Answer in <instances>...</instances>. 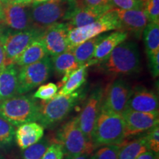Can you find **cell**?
Returning <instances> with one entry per match:
<instances>
[{
    "label": "cell",
    "instance_id": "obj_1",
    "mask_svg": "<svg viewBox=\"0 0 159 159\" xmlns=\"http://www.w3.org/2000/svg\"><path fill=\"white\" fill-rule=\"evenodd\" d=\"M97 65L101 72L111 77L139 74L142 62L138 45L134 41H123Z\"/></svg>",
    "mask_w": 159,
    "mask_h": 159
},
{
    "label": "cell",
    "instance_id": "obj_2",
    "mask_svg": "<svg viewBox=\"0 0 159 159\" xmlns=\"http://www.w3.org/2000/svg\"><path fill=\"white\" fill-rule=\"evenodd\" d=\"M79 5L77 0H48L30 6L33 27L43 31L47 27L68 21Z\"/></svg>",
    "mask_w": 159,
    "mask_h": 159
},
{
    "label": "cell",
    "instance_id": "obj_3",
    "mask_svg": "<svg viewBox=\"0 0 159 159\" xmlns=\"http://www.w3.org/2000/svg\"><path fill=\"white\" fill-rule=\"evenodd\" d=\"M41 104L33 96L16 95L0 102V117L13 126L38 122Z\"/></svg>",
    "mask_w": 159,
    "mask_h": 159
},
{
    "label": "cell",
    "instance_id": "obj_4",
    "mask_svg": "<svg viewBox=\"0 0 159 159\" xmlns=\"http://www.w3.org/2000/svg\"><path fill=\"white\" fill-rule=\"evenodd\" d=\"M55 143L62 147L66 157L78 155H91L96 146L83 134L77 116L69 119L57 130Z\"/></svg>",
    "mask_w": 159,
    "mask_h": 159
},
{
    "label": "cell",
    "instance_id": "obj_5",
    "mask_svg": "<svg viewBox=\"0 0 159 159\" xmlns=\"http://www.w3.org/2000/svg\"><path fill=\"white\" fill-rule=\"evenodd\" d=\"M125 139V127L122 115L101 108L92 136V142L96 148L121 144Z\"/></svg>",
    "mask_w": 159,
    "mask_h": 159
},
{
    "label": "cell",
    "instance_id": "obj_6",
    "mask_svg": "<svg viewBox=\"0 0 159 159\" xmlns=\"http://www.w3.org/2000/svg\"><path fill=\"white\" fill-rule=\"evenodd\" d=\"M80 91L69 95H56L54 98L40 103L39 119L38 122L43 128L55 126L70 114L81 99Z\"/></svg>",
    "mask_w": 159,
    "mask_h": 159
},
{
    "label": "cell",
    "instance_id": "obj_7",
    "mask_svg": "<svg viewBox=\"0 0 159 159\" xmlns=\"http://www.w3.org/2000/svg\"><path fill=\"white\" fill-rule=\"evenodd\" d=\"M111 30H122V26L114 8L97 21L88 25L70 28L68 34L69 49H72L85 41Z\"/></svg>",
    "mask_w": 159,
    "mask_h": 159
},
{
    "label": "cell",
    "instance_id": "obj_8",
    "mask_svg": "<svg viewBox=\"0 0 159 159\" xmlns=\"http://www.w3.org/2000/svg\"><path fill=\"white\" fill-rule=\"evenodd\" d=\"M52 71V62L49 55L36 63L21 66L18 70V94H26L46 82Z\"/></svg>",
    "mask_w": 159,
    "mask_h": 159
},
{
    "label": "cell",
    "instance_id": "obj_9",
    "mask_svg": "<svg viewBox=\"0 0 159 159\" xmlns=\"http://www.w3.org/2000/svg\"><path fill=\"white\" fill-rule=\"evenodd\" d=\"M42 33L43 31L33 28L4 35L0 33V39L2 41L5 53L6 66L15 64L30 43Z\"/></svg>",
    "mask_w": 159,
    "mask_h": 159
},
{
    "label": "cell",
    "instance_id": "obj_10",
    "mask_svg": "<svg viewBox=\"0 0 159 159\" xmlns=\"http://www.w3.org/2000/svg\"><path fill=\"white\" fill-rule=\"evenodd\" d=\"M131 93L132 88L125 79L121 77L116 79L103 91L101 108L122 114L127 108Z\"/></svg>",
    "mask_w": 159,
    "mask_h": 159
},
{
    "label": "cell",
    "instance_id": "obj_11",
    "mask_svg": "<svg viewBox=\"0 0 159 159\" xmlns=\"http://www.w3.org/2000/svg\"><path fill=\"white\" fill-rule=\"evenodd\" d=\"M103 91L104 89L101 86H97L93 89L77 116L81 130L91 142L94 126L102 106Z\"/></svg>",
    "mask_w": 159,
    "mask_h": 159
},
{
    "label": "cell",
    "instance_id": "obj_12",
    "mask_svg": "<svg viewBox=\"0 0 159 159\" xmlns=\"http://www.w3.org/2000/svg\"><path fill=\"white\" fill-rule=\"evenodd\" d=\"M125 122V138L147 132L158 125V114L134 111L126 108L121 114Z\"/></svg>",
    "mask_w": 159,
    "mask_h": 159
},
{
    "label": "cell",
    "instance_id": "obj_13",
    "mask_svg": "<svg viewBox=\"0 0 159 159\" xmlns=\"http://www.w3.org/2000/svg\"><path fill=\"white\" fill-rule=\"evenodd\" d=\"M6 25L17 31L34 28L30 17L29 5H17L7 2L2 7V16Z\"/></svg>",
    "mask_w": 159,
    "mask_h": 159
},
{
    "label": "cell",
    "instance_id": "obj_14",
    "mask_svg": "<svg viewBox=\"0 0 159 159\" xmlns=\"http://www.w3.org/2000/svg\"><path fill=\"white\" fill-rule=\"evenodd\" d=\"M69 30L67 24L62 22L52 25L43 31L41 37L48 55L56 56L68 50Z\"/></svg>",
    "mask_w": 159,
    "mask_h": 159
},
{
    "label": "cell",
    "instance_id": "obj_15",
    "mask_svg": "<svg viewBox=\"0 0 159 159\" xmlns=\"http://www.w3.org/2000/svg\"><path fill=\"white\" fill-rule=\"evenodd\" d=\"M158 97L153 91L142 85L132 89L127 108L139 112L158 114Z\"/></svg>",
    "mask_w": 159,
    "mask_h": 159
},
{
    "label": "cell",
    "instance_id": "obj_16",
    "mask_svg": "<svg viewBox=\"0 0 159 159\" xmlns=\"http://www.w3.org/2000/svg\"><path fill=\"white\" fill-rule=\"evenodd\" d=\"M122 26V30L130 32L137 39H141L142 33L150 22L143 9L120 10L114 8Z\"/></svg>",
    "mask_w": 159,
    "mask_h": 159
},
{
    "label": "cell",
    "instance_id": "obj_17",
    "mask_svg": "<svg viewBox=\"0 0 159 159\" xmlns=\"http://www.w3.org/2000/svg\"><path fill=\"white\" fill-rule=\"evenodd\" d=\"M114 8V7L112 5L91 7L78 5L67 21L66 24L69 29L83 27L97 21Z\"/></svg>",
    "mask_w": 159,
    "mask_h": 159
},
{
    "label": "cell",
    "instance_id": "obj_18",
    "mask_svg": "<svg viewBox=\"0 0 159 159\" xmlns=\"http://www.w3.org/2000/svg\"><path fill=\"white\" fill-rule=\"evenodd\" d=\"M128 33L124 30H118L109 33L103 39L95 49L92 59L89 63L91 65H97L106 58L110 53L119 44L128 39Z\"/></svg>",
    "mask_w": 159,
    "mask_h": 159
},
{
    "label": "cell",
    "instance_id": "obj_19",
    "mask_svg": "<svg viewBox=\"0 0 159 159\" xmlns=\"http://www.w3.org/2000/svg\"><path fill=\"white\" fill-rule=\"evenodd\" d=\"M43 127L36 122H27L19 125L15 134L18 146L21 150H25L41 140L43 136Z\"/></svg>",
    "mask_w": 159,
    "mask_h": 159
},
{
    "label": "cell",
    "instance_id": "obj_20",
    "mask_svg": "<svg viewBox=\"0 0 159 159\" xmlns=\"http://www.w3.org/2000/svg\"><path fill=\"white\" fill-rule=\"evenodd\" d=\"M18 69L15 64L0 70V102L18 94Z\"/></svg>",
    "mask_w": 159,
    "mask_h": 159
},
{
    "label": "cell",
    "instance_id": "obj_21",
    "mask_svg": "<svg viewBox=\"0 0 159 159\" xmlns=\"http://www.w3.org/2000/svg\"><path fill=\"white\" fill-rule=\"evenodd\" d=\"M41 35L37 37L30 43L28 47L25 49L17 61L15 65L19 66H25L32 63H36L45 57L48 56L45 45L43 43Z\"/></svg>",
    "mask_w": 159,
    "mask_h": 159
},
{
    "label": "cell",
    "instance_id": "obj_22",
    "mask_svg": "<svg viewBox=\"0 0 159 159\" xmlns=\"http://www.w3.org/2000/svg\"><path fill=\"white\" fill-rule=\"evenodd\" d=\"M51 60L52 62L53 70L58 75H63V78L61 81L63 85L71 73L80 67L72 51L69 49L56 56L52 57Z\"/></svg>",
    "mask_w": 159,
    "mask_h": 159
},
{
    "label": "cell",
    "instance_id": "obj_23",
    "mask_svg": "<svg viewBox=\"0 0 159 159\" xmlns=\"http://www.w3.org/2000/svg\"><path fill=\"white\" fill-rule=\"evenodd\" d=\"M107 35L108 33H103L97 35L80 43L72 49L73 54L80 66L89 63L92 59L97 45Z\"/></svg>",
    "mask_w": 159,
    "mask_h": 159
},
{
    "label": "cell",
    "instance_id": "obj_24",
    "mask_svg": "<svg viewBox=\"0 0 159 159\" xmlns=\"http://www.w3.org/2000/svg\"><path fill=\"white\" fill-rule=\"evenodd\" d=\"M90 66L89 63H87L85 65L80 66L78 69L71 72L57 94L69 95L77 91L86 80L87 69Z\"/></svg>",
    "mask_w": 159,
    "mask_h": 159
},
{
    "label": "cell",
    "instance_id": "obj_25",
    "mask_svg": "<svg viewBox=\"0 0 159 159\" xmlns=\"http://www.w3.org/2000/svg\"><path fill=\"white\" fill-rule=\"evenodd\" d=\"M148 150L144 136L139 137L120 144L117 159H136L139 156Z\"/></svg>",
    "mask_w": 159,
    "mask_h": 159
},
{
    "label": "cell",
    "instance_id": "obj_26",
    "mask_svg": "<svg viewBox=\"0 0 159 159\" xmlns=\"http://www.w3.org/2000/svg\"><path fill=\"white\" fill-rule=\"evenodd\" d=\"M142 35L147 55L159 52V24L149 22Z\"/></svg>",
    "mask_w": 159,
    "mask_h": 159
},
{
    "label": "cell",
    "instance_id": "obj_27",
    "mask_svg": "<svg viewBox=\"0 0 159 159\" xmlns=\"http://www.w3.org/2000/svg\"><path fill=\"white\" fill-rule=\"evenodd\" d=\"M52 143V142L47 138L41 139L35 144L24 150L23 159H41Z\"/></svg>",
    "mask_w": 159,
    "mask_h": 159
},
{
    "label": "cell",
    "instance_id": "obj_28",
    "mask_svg": "<svg viewBox=\"0 0 159 159\" xmlns=\"http://www.w3.org/2000/svg\"><path fill=\"white\" fill-rule=\"evenodd\" d=\"M15 134L14 126L0 117V147L11 146L14 141Z\"/></svg>",
    "mask_w": 159,
    "mask_h": 159
},
{
    "label": "cell",
    "instance_id": "obj_29",
    "mask_svg": "<svg viewBox=\"0 0 159 159\" xmlns=\"http://www.w3.org/2000/svg\"><path fill=\"white\" fill-rule=\"evenodd\" d=\"M120 144H110L100 146L95 151L90 159H117Z\"/></svg>",
    "mask_w": 159,
    "mask_h": 159
},
{
    "label": "cell",
    "instance_id": "obj_30",
    "mask_svg": "<svg viewBox=\"0 0 159 159\" xmlns=\"http://www.w3.org/2000/svg\"><path fill=\"white\" fill-rule=\"evenodd\" d=\"M57 91H58V86L56 84L49 83L39 87L38 90L33 94V97L43 101H49L56 96Z\"/></svg>",
    "mask_w": 159,
    "mask_h": 159
},
{
    "label": "cell",
    "instance_id": "obj_31",
    "mask_svg": "<svg viewBox=\"0 0 159 159\" xmlns=\"http://www.w3.org/2000/svg\"><path fill=\"white\" fill-rule=\"evenodd\" d=\"M143 10L150 22L159 24V0H146L143 2Z\"/></svg>",
    "mask_w": 159,
    "mask_h": 159
},
{
    "label": "cell",
    "instance_id": "obj_32",
    "mask_svg": "<svg viewBox=\"0 0 159 159\" xmlns=\"http://www.w3.org/2000/svg\"><path fill=\"white\" fill-rule=\"evenodd\" d=\"M149 150L158 153L159 152V125L147 131L144 136Z\"/></svg>",
    "mask_w": 159,
    "mask_h": 159
},
{
    "label": "cell",
    "instance_id": "obj_33",
    "mask_svg": "<svg viewBox=\"0 0 159 159\" xmlns=\"http://www.w3.org/2000/svg\"><path fill=\"white\" fill-rule=\"evenodd\" d=\"M114 8L120 10L143 9V2L140 0H111Z\"/></svg>",
    "mask_w": 159,
    "mask_h": 159
},
{
    "label": "cell",
    "instance_id": "obj_34",
    "mask_svg": "<svg viewBox=\"0 0 159 159\" xmlns=\"http://www.w3.org/2000/svg\"><path fill=\"white\" fill-rule=\"evenodd\" d=\"M64 156L62 147L57 143L52 142L45 151L41 159H63Z\"/></svg>",
    "mask_w": 159,
    "mask_h": 159
},
{
    "label": "cell",
    "instance_id": "obj_35",
    "mask_svg": "<svg viewBox=\"0 0 159 159\" xmlns=\"http://www.w3.org/2000/svg\"><path fill=\"white\" fill-rule=\"evenodd\" d=\"M148 59L151 75L153 77H157L159 74V52L149 55Z\"/></svg>",
    "mask_w": 159,
    "mask_h": 159
},
{
    "label": "cell",
    "instance_id": "obj_36",
    "mask_svg": "<svg viewBox=\"0 0 159 159\" xmlns=\"http://www.w3.org/2000/svg\"><path fill=\"white\" fill-rule=\"evenodd\" d=\"M81 3L83 6H89V7L112 5L111 0H81Z\"/></svg>",
    "mask_w": 159,
    "mask_h": 159
},
{
    "label": "cell",
    "instance_id": "obj_37",
    "mask_svg": "<svg viewBox=\"0 0 159 159\" xmlns=\"http://www.w3.org/2000/svg\"><path fill=\"white\" fill-rule=\"evenodd\" d=\"M136 159H158V153L148 150L139 156Z\"/></svg>",
    "mask_w": 159,
    "mask_h": 159
},
{
    "label": "cell",
    "instance_id": "obj_38",
    "mask_svg": "<svg viewBox=\"0 0 159 159\" xmlns=\"http://www.w3.org/2000/svg\"><path fill=\"white\" fill-rule=\"evenodd\" d=\"M6 66L5 61V53L4 50L2 41L0 39V70L2 69Z\"/></svg>",
    "mask_w": 159,
    "mask_h": 159
},
{
    "label": "cell",
    "instance_id": "obj_39",
    "mask_svg": "<svg viewBox=\"0 0 159 159\" xmlns=\"http://www.w3.org/2000/svg\"><path fill=\"white\" fill-rule=\"evenodd\" d=\"M7 2L13 4H17V5H30V4H32V0H6V2Z\"/></svg>",
    "mask_w": 159,
    "mask_h": 159
},
{
    "label": "cell",
    "instance_id": "obj_40",
    "mask_svg": "<svg viewBox=\"0 0 159 159\" xmlns=\"http://www.w3.org/2000/svg\"><path fill=\"white\" fill-rule=\"evenodd\" d=\"M90 156L91 155L82 154V155H78V156H75L66 157V159H90Z\"/></svg>",
    "mask_w": 159,
    "mask_h": 159
},
{
    "label": "cell",
    "instance_id": "obj_41",
    "mask_svg": "<svg viewBox=\"0 0 159 159\" xmlns=\"http://www.w3.org/2000/svg\"><path fill=\"white\" fill-rule=\"evenodd\" d=\"M6 2V0H0V19H1L2 16V7L4 3Z\"/></svg>",
    "mask_w": 159,
    "mask_h": 159
},
{
    "label": "cell",
    "instance_id": "obj_42",
    "mask_svg": "<svg viewBox=\"0 0 159 159\" xmlns=\"http://www.w3.org/2000/svg\"><path fill=\"white\" fill-rule=\"evenodd\" d=\"M45 1H47V0H32V4L43 2H45Z\"/></svg>",
    "mask_w": 159,
    "mask_h": 159
},
{
    "label": "cell",
    "instance_id": "obj_43",
    "mask_svg": "<svg viewBox=\"0 0 159 159\" xmlns=\"http://www.w3.org/2000/svg\"><path fill=\"white\" fill-rule=\"evenodd\" d=\"M47 1H48V0H47Z\"/></svg>",
    "mask_w": 159,
    "mask_h": 159
},
{
    "label": "cell",
    "instance_id": "obj_44",
    "mask_svg": "<svg viewBox=\"0 0 159 159\" xmlns=\"http://www.w3.org/2000/svg\"></svg>",
    "mask_w": 159,
    "mask_h": 159
}]
</instances>
